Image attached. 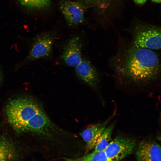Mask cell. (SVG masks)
<instances>
[{
    "mask_svg": "<svg viewBox=\"0 0 161 161\" xmlns=\"http://www.w3.org/2000/svg\"><path fill=\"white\" fill-rule=\"evenodd\" d=\"M111 64L114 76L125 83L145 85L160 77L158 54L154 50L135 47L131 43L120 46L111 59Z\"/></svg>",
    "mask_w": 161,
    "mask_h": 161,
    "instance_id": "cell-1",
    "label": "cell"
},
{
    "mask_svg": "<svg viewBox=\"0 0 161 161\" xmlns=\"http://www.w3.org/2000/svg\"><path fill=\"white\" fill-rule=\"evenodd\" d=\"M6 112L8 123L18 133L51 138L57 133L56 127L41 105L32 98L21 97L11 100Z\"/></svg>",
    "mask_w": 161,
    "mask_h": 161,
    "instance_id": "cell-2",
    "label": "cell"
},
{
    "mask_svg": "<svg viewBox=\"0 0 161 161\" xmlns=\"http://www.w3.org/2000/svg\"><path fill=\"white\" fill-rule=\"evenodd\" d=\"M131 44L134 46L152 50L161 49V30L159 27L139 24L131 31Z\"/></svg>",
    "mask_w": 161,
    "mask_h": 161,
    "instance_id": "cell-3",
    "label": "cell"
},
{
    "mask_svg": "<svg viewBox=\"0 0 161 161\" xmlns=\"http://www.w3.org/2000/svg\"><path fill=\"white\" fill-rule=\"evenodd\" d=\"M55 38L54 33L49 32L42 33L35 37L32 41L28 55L16 66L15 71L33 61L49 57L52 53Z\"/></svg>",
    "mask_w": 161,
    "mask_h": 161,
    "instance_id": "cell-4",
    "label": "cell"
},
{
    "mask_svg": "<svg viewBox=\"0 0 161 161\" xmlns=\"http://www.w3.org/2000/svg\"><path fill=\"white\" fill-rule=\"evenodd\" d=\"M135 144L132 139L118 136L112 140L104 151L110 161H120L132 153Z\"/></svg>",
    "mask_w": 161,
    "mask_h": 161,
    "instance_id": "cell-5",
    "label": "cell"
},
{
    "mask_svg": "<svg viewBox=\"0 0 161 161\" xmlns=\"http://www.w3.org/2000/svg\"><path fill=\"white\" fill-rule=\"evenodd\" d=\"M59 4L60 10L69 26H77L84 22L86 6L83 4L69 0H60Z\"/></svg>",
    "mask_w": 161,
    "mask_h": 161,
    "instance_id": "cell-6",
    "label": "cell"
},
{
    "mask_svg": "<svg viewBox=\"0 0 161 161\" xmlns=\"http://www.w3.org/2000/svg\"><path fill=\"white\" fill-rule=\"evenodd\" d=\"M27 153L7 136H0V161H18Z\"/></svg>",
    "mask_w": 161,
    "mask_h": 161,
    "instance_id": "cell-7",
    "label": "cell"
},
{
    "mask_svg": "<svg viewBox=\"0 0 161 161\" xmlns=\"http://www.w3.org/2000/svg\"><path fill=\"white\" fill-rule=\"evenodd\" d=\"M82 43L78 36L74 37L64 46L61 58L68 66L75 67L82 60Z\"/></svg>",
    "mask_w": 161,
    "mask_h": 161,
    "instance_id": "cell-8",
    "label": "cell"
},
{
    "mask_svg": "<svg viewBox=\"0 0 161 161\" xmlns=\"http://www.w3.org/2000/svg\"><path fill=\"white\" fill-rule=\"evenodd\" d=\"M75 67L76 74L80 80L92 87L97 86L100 79L99 74L89 61L82 58Z\"/></svg>",
    "mask_w": 161,
    "mask_h": 161,
    "instance_id": "cell-9",
    "label": "cell"
},
{
    "mask_svg": "<svg viewBox=\"0 0 161 161\" xmlns=\"http://www.w3.org/2000/svg\"><path fill=\"white\" fill-rule=\"evenodd\" d=\"M136 156L138 161H161L160 146L154 141H143L138 145Z\"/></svg>",
    "mask_w": 161,
    "mask_h": 161,
    "instance_id": "cell-10",
    "label": "cell"
},
{
    "mask_svg": "<svg viewBox=\"0 0 161 161\" xmlns=\"http://www.w3.org/2000/svg\"><path fill=\"white\" fill-rule=\"evenodd\" d=\"M112 118V117L103 123L92 125L82 132L81 136L86 143V154L94 148L97 140Z\"/></svg>",
    "mask_w": 161,
    "mask_h": 161,
    "instance_id": "cell-11",
    "label": "cell"
},
{
    "mask_svg": "<svg viewBox=\"0 0 161 161\" xmlns=\"http://www.w3.org/2000/svg\"><path fill=\"white\" fill-rule=\"evenodd\" d=\"M80 2L85 6H89L97 8L103 13L107 16L111 13L114 8L119 3L120 0H81Z\"/></svg>",
    "mask_w": 161,
    "mask_h": 161,
    "instance_id": "cell-12",
    "label": "cell"
},
{
    "mask_svg": "<svg viewBox=\"0 0 161 161\" xmlns=\"http://www.w3.org/2000/svg\"><path fill=\"white\" fill-rule=\"evenodd\" d=\"M114 127L113 123L106 127L97 140L93 151L97 152L105 151L112 140L111 136Z\"/></svg>",
    "mask_w": 161,
    "mask_h": 161,
    "instance_id": "cell-13",
    "label": "cell"
},
{
    "mask_svg": "<svg viewBox=\"0 0 161 161\" xmlns=\"http://www.w3.org/2000/svg\"><path fill=\"white\" fill-rule=\"evenodd\" d=\"M66 161H110L104 151L95 152L76 158L64 159Z\"/></svg>",
    "mask_w": 161,
    "mask_h": 161,
    "instance_id": "cell-14",
    "label": "cell"
},
{
    "mask_svg": "<svg viewBox=\"0 0 161 161\" xmlns=\"http://www.w3.org/2000/svg\"><path fill=\"white\" fill-rule=\"evenodd\" d=\"M22 6L32 10H42L49 7L51 0H17Z\"/></svg>",
    "mask_w": 161,
    "mask_h": 161,
    "instance_id": "cell-15",
    "label": "cell"
},
{
    "mask_svg": "<svg viewBox=\"0 0 161 161\" xmlns=\"http://www.w3.org/2000/svg\"><path fill=\"white\" fill-rule=\"evenodd\" d=\"M134 2L137 4H144L147 0H133Z\"/></svg>",
    "mask_w": 161,
    "mask_h": 161,
    "instance_id": "cell-16",
    "label": "cell"
},
{
    "mask_svg": "<svg viewBox=\"0 0 161 161\" xmlns=\"http://www.w3.org/2000/svg\"><path fill=\"white\" fill-rule=\"evenodd\" d=\"M3 79V74L1 69L0 68V85Z\"/></svg>",
    "mask_w": 161,
    "mask_h": 161,
    "instance_id": "cell-17",
    "label": "cell"
},
{
    "mask_svg": "<svg viewBox=\"0 0 161 161\" xmlns=\"http://www.w3.org/2000/svg\"><path fill=\"white\" fill-rule=\"evenodd\" d=\"M153 2L156 3H160L161 2V0H151Z\"/></svg>",
    "mask_w": 161,
    "mask_h": 161,
    "instance_id": "cell-18",
    "label": "cell"
},
{
    "mask_svg": "<svg viewBox=\"0 0 161 161\" xmlns=\"http://www.w3.org/2000/svg\"></svg>",
    "mask_w": 161,
    "mask_h": 161,
    "instance_id": "cell-19",
    "label": "cell"
}]
</instances>
